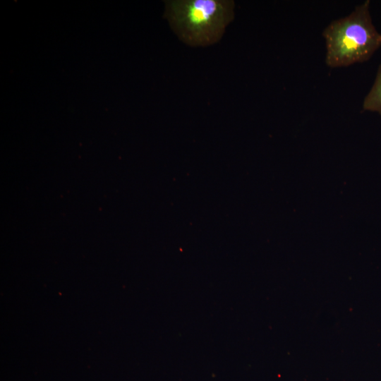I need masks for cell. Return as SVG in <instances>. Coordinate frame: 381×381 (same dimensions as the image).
<instances>
[{
  "label": "cell",
  "instance_id": "3",
  "mask_svg": "<svg viewBox=\"0 0 381 381\" xmlns=\"http://www.w3.org/2000/svg\"><path fill=\"white\" fill-rule=\"evenodd\" d=\"M363 109L381 115V64L378 66L374 83L363 99Z\"/></svg>",
  "mask_w": 381,
  "mask_h": 381
},
{
  "label": "cell",
  "instance_id": "1",
  "mask_svg": "<svg viewBox=\"0 0 381 381\" xmlns=\"http://www.w3.org/2000/svg\"><path fill=\"white\" fill-rule=\"evenodd\" d=\"M322 36L325 64L331 68L365 62L381 47V33L373 23L369 0L345 17L332 21L324 29Z\"/></svg>",
  "mask_w": 381,
  "mask_h": 381
},
{
  "label": "cell",
  "instance_id": "2",
  "mask_svg": "<svg viewBox=\"0 0 381 381\" xmlns=\"http://www.w3.org/2000/svg\"><path fill=\"white\" fill-rule=\"evenodd\" d=\"M166 16L174 32L190 46L217 42L234 17L231 0H172Z\"/></svg>",
  "mask_w": 381,
  "mask_h": 381
}]
</instances>
